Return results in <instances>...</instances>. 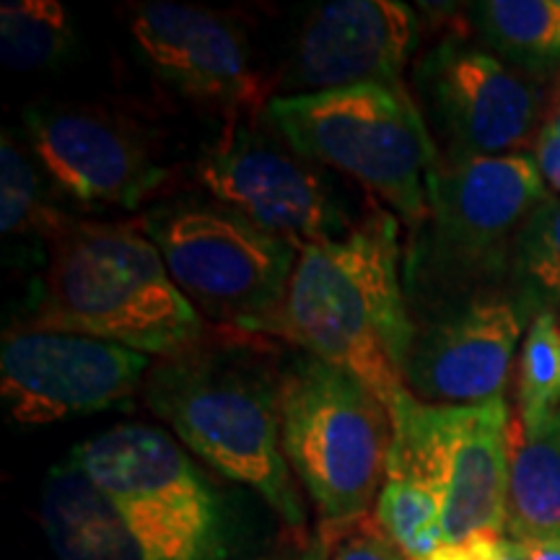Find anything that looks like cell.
Instances as JSON below:
<instances>
[{
	"mask_svg": "<svg viewBox=\"0 0 560 560\" xmlns=\"http://www.w3.org/2000/svg\"><path fill=\"white\" fill-rule=\"evenodd\" d=\"M397 219L371 210L346 236L299 249L289 293L270 335L366 384L389 405L408 392L416 322L400 276Z\"/></svg>",
	"mask_w": 560,
	"mask_h": 560,
	"instance_id": "obj_1",
	"label": "cell"
},
{
	"mask_svg": "<svg viewBox=\"0 0 560 560\" xmlns=\"http://www.w3.org/2000/svg\"><path fill=\"white\" fill-rule=\"evenodd\" d=\"M26 327L75 332L177 359L206 346V322L143 231L73 221L50 242L37 310Z\"/></svg>",
	"mask_w": 560,
	"mask_h": 560,
	"instance_id": "obj_2",
	"label": "cell"
},
{
	"mask_svg": "<svg viewBox=\"0 0 560 560\" xmlns=\"http://www.w3.org/2000/svg\"><path fill=\"white\" fill-rule=\"evenodd\" d=\"M143 397L206 465L260 493L289 527H304L306 509L280 439V376L202 346L153 363Z\"/></svg>",
	"mask_w": 560,
	"mask_h": 560,
	"instance_id": "obj_3",
	"label": "cell"
},
{
	"mask_svg": "<svg viewBox=\"0 0 560 560\" xmlns=\"http://www.w3.org/2000/svg\"><path fill=\"white\" fill-rule=\"evenodd\" d=\"M552 195L532 153L450 156L429 174V215L408 280L436 306L499 291L529 215Z\"/></svg>",
	"mask_w": 560,
	"mask_h": 560,
	"instance_id": "obj_4",
	"label": "cell"
},
{
	"mask_svg": "<svg viewBox=\"0 0 560 560\" xmlns=\"http://www.w3.org/2000/svg\"><path fill=\"white\" fill-rule=\"evenodd\" d=\"M265 115L301 156L359 179L410 226H423L429 174L441 159L402 83L276 96Z\"/></svg>",
	"mask_w": 560,
	"mask_h": 560,
	"instance_id": "obj_5",
	"label": "cell"
},
{
	"mask_svg": "<svg viewBox=\"0 0 560 560\" xmlns=\"http://www.w3.org/2000/svg\"><path fill=\"white\" fill-rule=\"evenodd\" d=\"M280 439L327 524H353L387 480L392 418L353 374L301 353L280 371Z\"/></svg>",
	"mask_w": 560,
	"mask_h": 560,
	"instance_id": "obj_6",
	"label": "cell"
},
{
	"mask_svg": "<svg viewBox=\"0 0 560 560\" xmlns=\"http://www.w3.org/2000/svg\"><path fill=\"white\" fill-rule=\"evenodd\" d=\"M387 478L425 486L441 503L446 542L499 535L509 527L511 410L486 405H425L402 392L389 405Z\"/></svg>",
	"mask_w": 560,
	"mask_h": 560,
	"instance_id": "obj_7",
	"label": "cell"
},
{
	"mask_svg": "<svg viewBox=\"0 0 560 560\" xmlns=\"http://www.w3.org/2000/svg\"><path fill=\"white\" fill-rule=\"evenodd\" d=\"M140 226L195 310L242 332L270 335L299 260L291 242L221 202H172Z\"/></svg>",
	"mask_w": 560,
	"mask_h": 560,
	"instance_id": "obj_8",
	"label": "cell"
},
{
	"mask_svg": "<svg viewBox=\"0 0 560 560\" xmlns=\"http://www.w3.org/2000/svg\"><path fill=\"white\" fill-rule=\"evenodd\" d=\"M195 174L215 202L296 249L340 240L355 226L319 164L255 128L223 130L202 151Z\"/></svg>",
	"mask_w": 560,
	"mask_h": 560,
	"instance_id": "obj_9",
	"label": "cell"
},
{
	"mask_svg": "<svg viewBox=\"0 0 560 560\" xmlns=\"http://www.w3.org/2000/svg\"><path fill=\"white\" fill-rule=\"evenodd\" d=\"M151 366V355L117 342L19 327L3 338L0 395L19 425H50L125 402Z\"/></svg>",
	"mask_w": 560,
	"mask_h": 560,
	"instance_id": "obj_10",
	"label": "cell"
},
{
	"mask_svg": "<svg viewBox=\"0 0 560 560\" xmlns=\"http://www.w3.org/2000/svg\"><path fill=\"white\" fill-rule=\"evenodd\" d=\"M79 470L132 520L170 535L229 542L221 495L177 441L149 425H117L70 454Z\"/></svg>",
	"mask_w": 560,
	"mask_h": 560,
	"instance_id": "obj_11",
	"label": "cell"
},
{
	"mask_svg": "<svg viewBox=\"0 0 560 560\" xmlns=\"http://www.w3.org/2000/svg\"><path fill=\"white\" fill-rule=\"evenodd\" d=\"M532 317L511 291H486L436 306L416 325L405 384L425 405L506 400L516 348Z\"/></svg>",
	"mask_w": 560,
	"mask_h": 560,
	"instance_id": "obj_12",
	"label": "cell"
},
{
	"mask_svg": "<svg viewBox=\"0 0 560 560\" xmlns=\"http://www.w3.org/2000/svg\"><path fill=\"white\" fill-rule=\"evenodd\" d=\"M418 86L452 156H509L532 151L545 122L542 91L495 52L446 39L418 62Z\"/></svg>",
	"mask_w": 560,
	"mask_h": 560,
	"instance_id": "obj_13",
	"label": "cell"
},
{
	"mask_svg": "<svg viewBox=\"0 0 560 560\" xmlns=\"http://www.w3.org/2000/svg\"><path fill=\"white\" fill-rule=\"evenodd\" d=\"M24 130L42 172L81 206L130 210L166 179L145 138L104 112L39 104L26 109Z\"/></svg>",
	"mask_w": 560,
	"mask_h": 560,
	"instance_id": "obj_14",
	"label": "cell"
},
{
	"mask_svg": "<svg viewBox=\"0 0 560 560\" xmlns=\"http://www.w3.org/2000/svg\"><path fill=\"white\" fill-rule=\"evenodd\" d=\"M130 37L145 68L187 100L234 112L260 107V75L244 34L219 13L153 0L132 11Z\"/></svg>",
	"mask_w": 560,
	"mask_h": 560,
	"instance_id": "obj_15",
	"label": "cell"
},
{
	"mask_svg": "<svg viewBox=\"0 0 560 560\" xmlns=\"http://www.w3.org/2000/svg\"><path fill=\"white\" fill-rule=\"evenodd\" d=\"M418 45V16L400 0H335L306 19L289 83L330 91L359 83H402Z\"/></svg>",
	"mask_w": 560,
	"mask_h": 560,
	"instance_id": "obj_16",
	"label": "cell"
},
{
	"mask_svg": "<svg viewBox=\"0 0 560 560\" xmlns=\"http://www.w3.org/2000/svg\"><path fill=\"white\" fill-rule=\"evenodd\" d=\"M42 527L58 560H229L231 542L145 527L117 509L73 462L47 475Z\"/></svg>",
	"mask_w": 560,
	"mask_h": 560,
	"instance_id": "obj_17",
	"label": "cell"
},
{
	"mask_svg": "<svg viewBox=\"0 0 560 560\" xmlns=\"http://www.w3.org/2000/svg\"><path fill=\"white\" fill-rule=\"evenodd\" d=\"M509 537L560 535V410L537 431L511 436Z\"/></svg>",
	"mask_w": 560,
	"mask_h": 560,
	"instance_id": "obj_18",
	"label": "cell"
},
{
	"mask_svg": "<svg viewBox=\"0 0 560 560\" xmlns=\"http://www.w3.org/2000/svg\"><path fill=\"white\" fill-rule=\"evenodd\" d=\"M472 21L501 60L516 68H560V0H482Z\"/></svg>",
	"mask_w": 560,
	"mask_h": 560,
	"instance_id": "obj_19",
	"label": "cell"
},
{
	"mask_svg": "<svg viewBox=\"0 0 560 560\" xmlns=\"http://www.w3.org/2000/svg\"><path fill=\"white\" fill-rule=\"evenodd\" d=\"M47 174L37 159L21 149L11 132L0 140V231L3 240H30L37 236L50 247L52 240L75 219L62 213L47 192Z\"/></svg>",
	"mask_w": 560,
	"mask_h": 560,
	"instance_id": "obj_20",
	"label": "cell"
},
{
	"mask_svg": "<svg viewBox=\"0 0 560 560\" xmlns=\"http://www.w3.org/2000/svg\"><path fill=\"white\" fill-rule=\"evenodd\" d=\"M75 50L70 13L58 0H5L0 5V60L16 73L58 68Z\"/></svg>",
	"mask_w": 560,
	"mask_h": 560,
	"instance_id": "obj_21",
	"label": "cell"
},
{
	"mask_svg": "<svg viewBox=\"0 0 560 560\" xmlns=\"http://www.w3.org/2000/svg\"><path fill=\"white\" fill-rule=\"evenodd\" d=\"M511 293L532 319L560 314V198L545 200L524 223L511 252Z\"/></svg>",
	"mask_w": 560,
	"mask_h": 560,
	"instance_id": "obj_22",
	"label": "cell"
},
{
	"mask_svg": "<svg viewBox=\"0 0 560 560\" xmlns=\"http://www.w3.org/2000/svg\"><path fill=\"white\" fill-rule=\"evenodd\" d=\"M374 522L384 540L408 560H429L446 545L441 503L416 480H384L374 503Z\"/></svg>",
	"mask_w": 560,
	"mask_h": 560,
	"instance_id": "obj_23",
	"label": "cell"
},
{
	"mask_svg": "<svg viewBox=\"0 0 560 560\" xmlns=\"http://www.w3.org/2000/svg\"><path fill=\"white\" fill-rule=\"evenodd\" d=\"M516 431L532 433L560 410V314L540 312L522 340L516 376Z\"/></svg>",
	"mask_w": 560,
	"mask_h": 560,
	"instance_id": "obj_24",
	"label": "cell"
},
{
	"mask_svg": "<svg viewBox=\"0 0 560 560\" xmlns=\"http://www.w3.org/2000/svg\"><path fill=\"white\" fill-rule=\"evenodd\" d=\"M332 560H408L384 540L382 532H350L335 540Z\"/></svg>",
	"mask_w": 560,
	"mask_h": 560,
	"instance_id": "obj_25",
	"label": "cell"
},
{
	"mask_svg": "<svg viewBox=\"0 0 560 560\" xmlns=\"http://www.w3.org/2000/svg\"><path fill=\"white\" fill-rule=\"evenodd\" d=\"M529 153L532 159H535L537 170H540L545 187H548L550 195L560 198V136L548 122H542Z\"/></svg>",
	"mask_w": 560,
	"mask_h": 560,
	"instance_id": "obj_26",
	"label": "cell"
},
{
	"mask_svg": "<svg viewBox=\"0 0 560 560\" xmlns=\"http://www.w3.org/2000/svg\"><path fill=\"white\" fill-rule=\"evenodd\" d=\"M501 540L499 535H480L462 542H446L429 560H499Z\"/></svg>",
	"mask_w": 560,
	"mask_h": 560,
	"instance_id": "obj_27",
	"label": "cell"
},
{
	"mask_svg": "<svg viewBox=\"0 0 560 560\" xmlns=\"http://www.w3.org/2000/svg\"><path fill=\"white\" fill-rule=\"evenodd\" d=\"M516 542H520L524 560H560V535L527 537V540Z\"/></svg>",
	"mask_w": 560,
	"mask_h": 560,
	"instance_id": "obj_28",
	"label": "cell"
},
{
	"mask_svg": "<svg viewBox=\"0 0 560 560\" xmlns=\"http://www.w3.org/2000/svg\"><path fill=\"white\" fill-rule=\"evenodd\" d=\"M335 540H338L335 524H327L325 529H319L317 535L304 545V550H301V556L296 560H332Z\"/></svg>",
	"mask_w": 560,
	"mask_h": 560,
	"instance_id": "obj_29",
	"label": "cell"
},
{
	"mask_svg": "<svg viewBox=\"0 0 560 560\" xmlns=\"http://www.w3.org/2000/svg\"><path fill=\"white\" fill-rule=\"evenodd\" d=\"M499 560H524L520 542L511 540V537H503L501 548H499Z\"/></svg>",
	"mask_w": 560,
	"mask_h": 560,
	"instance_id": "obj_30",
	"label": "cell"
},
{
	"mask_svg": "<svg viewBox=\"0 0 560 560\" xmlns=\"http://www.w3.org/2000/svg\"><path fill=\"white\" fill-rule=\"evenodd\" d=\"M545 122H548L550 128L560 136V102H552L550 112H548V115H545Z\"/></svg>",
	"mask_w": 560,
	"mask_h": 560,
	"instance_id": "obj_31",
	"label": "cell"
},
{
	"mask_svg": "<svg viewBox=\"0 0 560 560\" xmlns=\"http://www.w3.org/2000/svg\"><path fill=\"white\" fill-rule=\"evenodd\" d=\"M257 560H291V556H289V552H272V556H262Z\"/></svg>",
	"mask_w": 560,
	"mask_h": 560,
	"instance_id": "obj_32",
	"label": "cell"
},
{
	"mask_svg": "<svg viewBox=\"0 0 560 560\" xmlns=\"http://www.w3.org/2000/svg\"><path fill=\"white\" fill-rule=\"evenodd\" d=\"M552 102H560V83H558V89H556V94H552Z\"/></svg>",
	"mask_w": 560,
	"mask_h": 560,
	"instance_id": "obj_33",
	"label": "cell"
}]
</instances>
